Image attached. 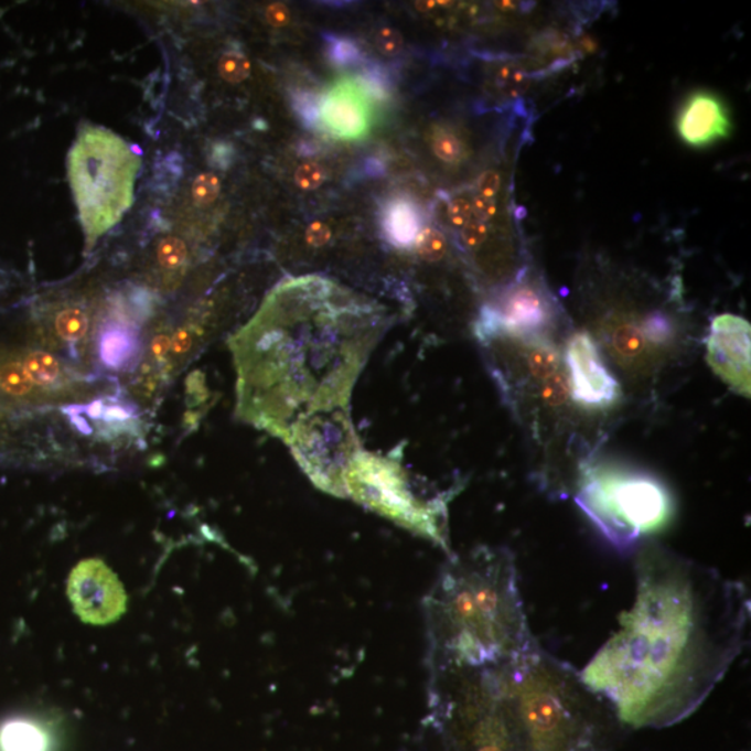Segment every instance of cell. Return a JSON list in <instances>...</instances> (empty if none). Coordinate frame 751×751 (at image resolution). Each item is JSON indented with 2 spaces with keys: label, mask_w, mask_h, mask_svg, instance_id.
Wrapping results in <instances>:
<instances>
[{
  "label": "cell",
  "mask_w": 751,
  "mask_h": 751,
  "mask_svg": "<svg viewBox=\"0 0 751 751\" xmlns=\"http://www.w3.org/2000/svg\"><path fill=\"white\" fill-rule=\"evenodd\" d=\"M676 132L687 147L706 149L731 137L733 122L726 100L716 93L697 89L687 95L676 115Z\"/></svg>",
  "instance_id": "obj_16"
},
{
  "label": "cell",
  "mask_w": 751,
  "mask_h": 751,
  "mask_svg": "<svg viewBox=\"0 0 751 751\" xmlns=\"http://www.w3.org/2000/svg\"><path fill=\"white\" fill-rule=\"evenodd\" d=\"M222 181L215 173H202L194 180L191 194L199 206L213 204L221 195Z\"/></svg>",
  "instance_id": "obj_26"
},
{
  "label": "cell",
  "mask_w": 751,
  "mask_h": 751,
  "mask_svg": "<svg viewBox=\"0 0 751 751\" xmlns=\"http://www.w3.org/2000/svg\"><path fill=\"white\" fill-rule=\"evenodd\" d=\"M265 18L275 29H283V26L290 24V9L283 3H271L265 10Z\"/></svg>",
  "instance_id": "obj_33"
},
{
  "label": "cell",
  "mask_w": 751,
  "mask_h": 751,
  "mask_svg": "<svg viewBox=\"0 0 751 751\" xmlns=\"http://www.w3.org/2000/svg\"><path fill=\"white\" fill-rule=\"evenodd\" d=\"M44 728L30 719L15 718L0 727V751H50Z\"/></svg>",
  "instance_id": "obj_19"
},
{
  "label": "cell",
  "mask_w": 751,
  "mask_h": 751,
  "mask_svg": "<svg viewBox=\"0 0 751 751\" xmlns=\"http://www.w3.org/2000/svg\"><path fill=\"white\" fill-rule=\"evenodd\" d=\"M388 323L379 303L322 277L280 285L228 341L238 418L286 443L307 415L350 408Z\"/></svg>",
  "instance_id": "obj_2"
},
{
  "label": "cell",
  "mask_w": 751,
  "mask_h": 751,
  "mask_svg": "<svg viewBox=\"0 0 751 751\" xmlns=\"http://www.w3.org/2000/svg\"><path fill=\"white\" fill-rule=\"evenodd\" d=\"M93 354L106 372L136 371L143 360L140 323L110 308L95 329Z\"/></svg>",
  "instance_id": "obj_17"
},
{
  "label": "cell",
  "mask_w": 751,
  "mask_h": 751,
  "mask_svg": "<svg viewBox=\"0 0 751 751\" xmlns=\"http://www.w3.org/2000/svg\"><path fill=\"white\" fill-rule=\"evenodd\" d=\"M377 50L385 56H397L404 47V36L393 26H383L376 33Z\"/></svg>",
  "instance_id": "obj_29"
},
{
  "label": "cell",
  "mask_w": 751,
  "mask_h": 751,
  "mask_svg": "<svg viewBox=\"0 0 751 751\" xmlns=\"http://www.w3.org/2000/svg\"><path fill=\"white\" fill-rule=\"evenodd\" d=\"M344 490L345 497L450 551L447 503L454 492L425 497L397 452L385 457L361 451L345 471Z\"/></svg>",
  "instance_id": "obj_6"
},
{
  "label": "cell",
  "mask_w": 751,
  "mask_h": 751,
  "mask_svg": "<svg viewBox=\"0 0 751 751\" xmlns=\"http://www.w3.org/2000/svg\"><path fill=\"white\" fill-rule=\"evenodd\" d=\"M635 571V603L579 676L626 726L669 727L694 714L743 653L749 591L654 543L639 551Z\"/></svg>",
  "instance_id": "obj_1"
},
{
  "label": "cell",
  "mask_w": 751,
  "mask_h": 751,
  "mask_svg": "<svg viewBox=\"0 0 751 751\" xmlns=\"http://www.w3.org/2000/svg\"><path fill=\"white\" fill-rule=\"evenodd\" d=\"M140 154L114 132L84 127L68 154V179L88 248L130 210Z\"/></svg>",
  "instance_id": "obj_4"
},
{
  "label": "cell",
  "mask_w": 751,
  "mask_h": 751,
  "mask_svg": "<svg viewBox=\"0 0 751 751\" xmlns=\"http://www.w3.org/2000/svg\"><path fill=\"white\" fill-rule=\"evenodd\" d=\"M449 217L450 222L455 227H465L473 217L472 202L466 199H457L452 201L449 206Z\"/></svg>",
  "instance_id": "obj_32"
},
{
  "label": "cell",
  "mask_w": 751,
  "mask_h": 751,
  "mask_svg": "<svg viewBox=\"0 0 751 751\" xmlns=\"http://www.w3.org/2000/svg\"><path fill=\"white\" fill-rule=\"evenodd\" d=\"M501 397L515 417L558 411L569 387L551 340L516 337L501 332L475 333Z\"/></svg>",
  "instance_id": "obj_7"
},
{
  "label": "cell",
  "mask_w": 751,
  "mask_h": 751,
  "mask_svg": "<svg viewBox=\"0 0 751 751\" xmlns=\"http://www.w3.org/2000/svg\"><path fill=\"white\" fill-rule=\"evenodd\" d=\"M431 149L441 162L458 164L465 161L468 146L463 138L450 127H436L431 132Z\"/></svg>",
  "instance_id": "obj_22"
},
{
  "label": "cell",
  "mask_w": 751,
  "mask_h": 751,
  "mask_svg": "<svg viewBox=\"0 0 751 751\" xmlns=\"http://www.w3.org/2000/svg\"><path fill=\"white\" fill-rule=\"evenodd\" d=\"M501 186L500 173L495 170H489L483 173L478 183V195L486 196V199H494L497 196Z\"/></svg>",
  "instance_id": "obj_35"
},
{
  "label": "cell",
  "mask_w": 751,
  "mask_h": 751,
  "mask_svg": "<svg viewBox=\"0 0 751 751\" xmlns=\"http://www.w3.org/2000/svg\"><path fill=\"white\" fill-rule=\"evenodd\" d=\"M461 238L463 245H465L468 249L476 250L481 248L489 238L487 223L472 217V221L469 222L465 227L461 228Z\"/></svg>",
  "instance_id": "obj_30"
},
{
  "label": "cell",
  "mask_w": 751,
  "mask_h": 751,
  "mask_svg": "<svg viewBox=\"0 0 751 751\" xmlns=\"http://www.w3.org/2000/svg\"><path fill=\"white\" fill-rule=\"evenodd\" d=\"M383 226L388 243L397 248L411 247L420 232L417 211L409 202L403 200L394 201L387 206Z\"/></svg>",
  "instance_id": "obj_20"
},
{
  "label": "cell",
  "mask_w": 751,
  "mask_h": 751,
  "mask_svg": "<svg viewBox=\"0 0 751 751\" xmlns=\"http://www.w3.org/2000/svg\"><path fill=\"white\" fill-rule=\"evenodd\" d=\"M557 303L545 287L515 285L498 303L479 313L475 333L501 332L524 339H548L557 322Z\"/></svg>",
  "instance_id": "obj_10"
},
{
  "label": "cell",
  "mask_w": 751,
  "mask_h": 751,
  "mask_svg": "<svg viewBox=\"0 0 751 751\" xmlns=\"http://www.w3.org/2000/svg\"><path fill=\"white\" fill-rule=\"evenodd\" d=\"M286 444L318 489L345 498V471L361 452L350 408L307 415L292 428Z\"/></svg>",
  "instance_id": "obj_9"
},
{
  "label": "cell",
  "mask_w": 751,
  "mask_h": 751,
  "mask_svg": "<svg viewBox=\"0 0 751 751\" xmlns=\"http://www.w3.org/2000/svg\"><path fill=\"white\" fill-rule=\"evenodd\" d=\"M326 174L321 164L308 162L301 164L296 172V183L301 190L312 191L323 184Z\"/></svg>",
  "instance_id": "obj_28"
},
{
  "label": "cell",
  "mask_w": 751,
  "mask_h": 751,
  "mask_svg": "<svg viewBox=\"0 0 751 751\" xmlns=\"http://www.w3.org/2000/svg\"><path fill=\"white\" fill-rule=\"evenodd\" d=\"M34 334L35 345L68 362L76 361L78 366L93 353V315L83 301H63L40 308L34 317Z\"/></svg>",
  "instance_id": "obj_11"
},
{
  "label": "cell",
  "mask_w": 751,
  "mask_h": 751,
  "mask_svg": "<svg viewBox=\"0 0 751 751\" xmlns=\"http://www.w3.org/2000/svg\"><path fill=\"white\" fill-rule=\"evenodd\" d=\"M566 361L575 401L588 408H605L620 397V385L588 333L575 334L569 340Z\"/></svg>",
  "instance_id": "obj_14"
},
{
  "label": "cell",
  "mask_w": 751,
  "mask_h": 751,
  "mask_svg": "<svg viewBox=\"0 0 751 751\" xmlns=\"http://www.w3.org/2000/svg\"><path fill=\"white\" fill-rule=\"evenodd\" d=\"M425 616L430 670L501 667L537 646L505 548L451 557L426 596Z\"/></svg>",
  "instance_id": "obj_3"
},
{
  "label": "cell",
  "mask_w": 751,
  "mask_h": 751,
  "mask_svg": "<svg viewBox=\"0 0 751 751\" xmlns=\"http://www.w3.org/2000/svg\"><path fill=\"white\" fill-rule=\"evenodd\" d=\"M367 95L358 84L341 83L319 106V120L334 137L356 140L369 130V108Z\"/></svg>",
  "instance_id": "obj_18"
},
{
  "label": "cell",
  "mask_w": 751,
  "mask_h": 751,
  "mask_svg": "<svg viewBox=\"0 0 751 751\" xmlns=\"http://www.w3.org/2000/svg\"><path fill=\"white\" fill-rule=\"evenodd\" d=\"M415 245H417L420 258L429 260V262H437V260L443 258L447 250L444 234L433 227H425L423 230H420L417 239H415Z\"/></svg>",
  "instance_id": "obj_24"
},
{
  "label": "cell",
  "mask_w": 751,
  "mask_h": 751,
  "mask_svg": "<svg viewBox=\"0 0 751 751\" xmlns=\"http://www.w3.org/2000/svg\"><path fill=\"white\" fill-rule=\"evenodd\" d=\"M328 45L329 57L334 65L350 66L361 61L362 53L354 40L332 35L328 40Z\"/></svg>",
  "instance_id": "obj_25"
},
{
  "label": "cell",
  "mask_w": 751,
  "mask_h": 751,
  "mask_svg": "<svg viewBox=\"0 0 751 751\" xmlns=\"http://www.w3.org/2000/svg\"><path fill=\"white\" fill-rule=\"evenodd\" d=\"M154 262H157L161 283L172 289L185 273L186 264H189V248L179 237H164L154 248Z\"/></svg>",
  "instance_id": "obj_21"
},
{
  "label": "cell",
  "mask_w": 751,
  "mask_h": 751,
  "mask_svg": "<svg viewBox=\"0 0 751 751\" xmlns=\"http://www.w3.org/2000/svg\"><path fill=\"white\" fill-rule=\"evenodd\" d=\"M296 109L298 116L301 120L305 122L307 126L313 127L319 121V106H321V100H318L311 94H298L296 95Z\"/></svg>",
  "instance_id": "obj_31"
},
{
  "label": "cell",
  "mask_w": 751,
  "mask_h": 751,
  "mask_svg": "<svg viewBox=\"0 0 751 751\" xmlns=\"http://www.w3.org/2000/svg\"><path fill=\"white\" fill-rule=\"evenodd\" d=\"M67 593L76 614L93 625H109L127 609L125 588L100 559H85L73 569Z\"/></svg>",
  "instance_id": "obj_12"
},
{
  "label": "cell",
  "mask_w": 751,
  "mask_h": 751,
  "mask_svg": "<svg viewBox=\"0 0 751 751\" xmlns=\"http://www.w3.org/2000/svg\"><path fill=\"white\" fill-rule=\"evenodd\" d=\"M93 382L82 367L51 351L0 348V404L8 408H42L87 398Z\"/></svg>",
  "instance_id": "obj_8"
},
{
  "label": "cell",
  "mask_w": 751,
  "mask_h": 751,
  "mask_svg": "<svg viewBox=\"0 0 751 751\" xmlns=\"http://www.w3.org/2000/svg\"><path fill=\"white\" fill-rule=\"evenodd\" d=\"M751 326L744 318L726 313L712 319L707 337V360L728 387L750 397Z\"/></svg>",
  "instance_id": "obj_13"
},
{
  "label": "cell",
  "mask_w": 751,
  "mask_h": 751,
  "mask_svg": "<svg viewBox=\"0 0 751 751\" xmlns=\"http://www.w3.org/2000/svg\"><path fill=\"white\" fill-rule=\"evenodd\" d=\"M577 504L605 539L623 550L663 529L673 515V501L664 484L621 468L586 471Z\"/></svg>",
  "instance_id": "obj_5"
},
{
  "label": "cell",
  "mask_w": 751,
  "mask_h": 751,
  "mask_svg": "<svg viewBox=\"0 0 751 751\" xmlns=\"http://www.w3.org/2000/svg\"><path fill=\"white\" fill-rule=\"evenodd\" d=\"M62 412L71 419L74 428L84 434L97 436L100 440H136L142 433L140 408L126 397H98L65 407Z\"/></svg>",
  "instance_id": "obj_15"
},
{
  "label": "cell",
  "mask_w": 751,
  "mask_h": 751,
  "mask_svg": "<svg viewBox=\"0 0 751 751\" xmlns=\"http://www.w3.org/2000/svg\"><path fill=\"white\" fill-rule=\"evenodd\" d=\"M10 419H12V417H10L9 408L0 404V441L9 433Z\"/></svg>",
  "instance_id": "obj_37"
},
{
  "label": "cell",
  "mask_w": 751,
  "mask_h": 751,
  "mask_svg": "<svg viewBox=\"0 0 751 751\" xmlns=\"http://www.w3.org/2000/svg\"><path fill=\"white\" fill-rule=\"evenodd\" d=\"M218 74L230 84H239L249 77L253 66L249 58L238 51H228L221 57L217 66Z\"/></svg>",
  "instance_id": "obj_23"
},
{
  "label": "cell",
  "mask_w": 751,
  "mask_h": 751,
  "mask_svg": "<svg viewBox=\"0 0 751 751\" xmlns=\"http://www.w3.org/2000/svg\"><path fill=\"white\" fill-rule=\"evenodd\" d=\"M527 78H529V74L522 71V68L514 65H505L498 68L495 83L505 94L519 95L527 87Z\"/></svg>",
  "instance_id": "obj_27"
},
{
  "label": "cell",
  "mask_w": 751,
  "mask_h": 751,
  "mask_svg": "<svg viewBox=\"0 0 751 751\" xmlns=\"http://www.w3.org/2000/svg\"><path fill=\"white\" fill-rule=\"evenodd\" d=\"M332 239V230L322 222L312 223L307 230V242L312 247H323Z\"/></svg>",
  "instance_id": "obj_36"
},
{
  "label": "cell",
  "mask_w": 751,
  "mask_h": 751,
  "mask_svg": "<svg viewBox=\"0 0 751 751\" xmlns=\"http://www.w3.org/2000/svg\"><path fill=\"white\" fill-rule=\"evenodd\" d=\"M473 206V217L478 221L487 223L492 221L497 213V202L494 199H486V196L476 195V199L472 202Z\"/></svg>",
  "instance_id": "obj_34"
}]
</instances>
